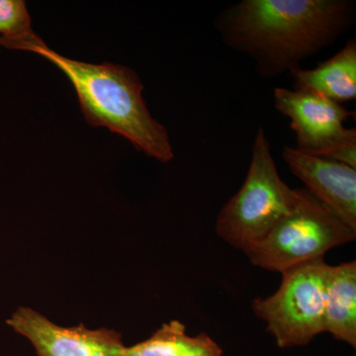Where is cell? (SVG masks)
<instances>
[{"instance_id": "cell-12", "label": "cell", "mask_w": 356, "mask_h": 356, "mask_svg": "<svg viewBox=\"0 0 356 356\" xmlns=\"http://www.w3.org/2000/svg\"><path fill=\"white\" fill-rule=\"evenodd\" d=\"M0 39L19 42L36 36L31 16L23 0H0Z\"/></svg>"}, {"instance_id": "cell-6", "label": "cell", "mask_w": 356, "mask_h": 356, "mask_svg": "<svg viewBox=\"0 0 356 356\" xmlns=\"http://www.w3.org/2000/svg\"><path fill=\"white\" fill-rule=\"evenodd\" d=\"M274 105L290 119L296 137L295 149L356 168V131L344 127L353 113L343 105L283 88L274 89Z\"/></svg>"}, {"instance_id": "cell-3", "label": "cell", "mask_w": 356, "mask_h": 356, "mask_svg": "<svg viewBox=\"0 0 356 356\" xmlns=\"http://www.w3.org/2000/svg\"><path fill=\"white\" fill-rule=\"evenodd\" d=\"M298 196L299 188H290L278 175L270 144L259 128L245 182L218 215L217 235L245 254L290 212Z\"/></svg>"}, {"instance_id": "cell-2", "label": "cell", "mask_w": 356, "mask_h": 356, "mask_svg": "<svg viewBox=\"0 0 356 356\" xmlns=\"http://www.w3.org/2000/svg\"><path fill=\"white\" fill-rule=\"evenodd\" d=\"M0 46L38 54L62 70L76 89L89 125L119 134L138 151L161 163L175 156L168 131L147 110L142 96L144 86L134 70L109 63L70 60L51 50L38 35L25 41H0Z\"/></svg>"}, {"instance_id": "cell-5", "label": "cell", "mask_w": 356, "mask_h": 356, "mask_svg": "<svg viewBox=\"0 0 356 356\" xmlns=\"http://www.w3.org/2000/svg\"><path fill=\"white\" fill-rule=\"evenodd\" d=\"M330 266L324 259L281 273L280 286L270 296L257 297L252 311L266 324L278 348L306 346L325 332V284Z\"/></svg>"}, {"instance_id": "cell-11", "label": "cell", "mask_w": 356, "mask_h": 356, "mask_svg": "<svg viewBox=\"0 0 356 356\" xmlns=\"http://www.w3.org/2000/svg\"><path fill=\"white\" fill-rule=\"evenodd\" d=\"M126 356H222V350L205 332L195 337L186 334L179 321H170L156 330L149 339L126 346Z\"/></svg>"}, {"instance_id": "cell-7", "label": "cell", "mask_w": 356, "mask_h": 356, "mask_svg": "<svg viewBox=\"0 0 356 356\" xmlns=\"http://www.w3.org/2000/svg\"><path fill=\"white\" fill-rule=\"evenodd\" d=\"M9 324L31 341L38 356H126L122 334L115 330H89L83 324L60 327L24 307Z\"/></svg>"}, {"instance_id": "cell-9", "label": "cell", "mask_w": 356, "mask_h": 356, "mask_svg": "<svg viewBox=\"0 0 356 356\" xmlns=\"http://www.w3.org/2000/svg\"><path fill=\"white\" fill-rule=\"evenodd\" d=\"M294 90L322 96L343 104L356 98V43L350 40L334 57L313 70H290Z\"/></svg>"}, {"instance_id": "cell-4", "label": "cell", "mask_w": 356, "mask_h": 356, "mask_svg": "<svg viewBox=\"0 0 356 356\" xmlns=\"http://www.w3.org/2000/svg\"><path fill=\"white\" fill-rule=\"evenodd\" d=\"M348 228L318 199L299 188L294 207L259 245L245 252L254 266L283 273L306 262L324 259L332 248L355 242Z\"/></svg>"}, {"instance_id": "cell-1", "label": "cell", "mask_w": 356, "mask_h": 356, "mask_svg": "<svg viewBox=\"0 0 356 356\" xmlns=\"http://www.w3.org/2000/svg\"><path fill=\"white\" fill-rule=\"evenodd\" d=\"M344 0H243L220 21L227 44L254 58L266 76L299 67L353 19Z\"/></svg>"}, {"instance_id": "cell-8", "label": "cell", "mask_w": 356, "mask_h": 356, "mask_svg": "<svg viewBox=\"0 0 356 356\" xmlns=\"http://www.w3.org/2000/svg\"><path fill=\"white\" fill-rule=\"evenodd\" d=\"M282 156L307 191L356 232V168L292 147H285Z\"/></svg>"}, {"instance_id": "cell-10", "label": "cell", "mask_w": 356, "mask_h": 356, "mask_svg": "<svg viewBox=\"0 0 356 356\" xmlns=\"http://www.w3.org/2000/svg\"><path fill=\"white\" fill-rule=\"evenodd\" d=\"M325 332L356 348V261L330 266L325 284Z\"/></svg>"}]
</instances>
